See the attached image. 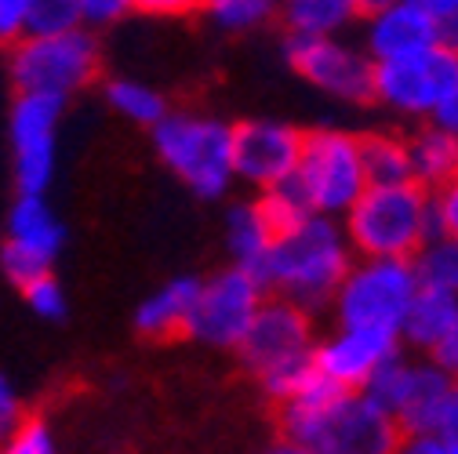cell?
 Segmentation results:
<instances>
[{
  "label": "cell",
  "instance_id": "1",
  "mask_svg": "<svg viewBox=\"0 0 458 454\" xmlns=\"http://www.w3.org/2000/svg\"><path fill=\"white\" fill-rule=\"evenodd\" d=\"M280 429L306 454H393L404 436L396 418L364 389H342L320 371L280 404Z\"/></svg>",
  "mask_w": 458,
  "mask_h": 454
},
{
  "label": "cell",
  "instance_id": "2",
  "mask_svg": "<svg viewBox=\"0 0 458 454\" xmlns=\"http://www.w3.org/2000/svg\"><path fill=\"white\" fill-rule=\"evenodd\" d=\"M353 258L357 251L346 230H342V218L310 214L292 230L273 237L259 265V276L269 295L288 298L317 316L331 309Z\"/></svg>",
  "mask_w": 458,
  "mask_h": 454
},
{
  "label": "cell",
  "instance_id": "3",
  "mask_svg": "<svg viewBox=\"0 0 458 454\" xmlns=\"http://www.w3.org/2000/svg\"><path fill=\"white\" fill-rule=\"evenodd\" d=\"M317 324L313 313L269 295L266 306L259 309L251 331L237 346L244 367L255 374L259 389L280 408L284 400L302 389V382L317 371L313 367V349H317Z\"/></svg>",
  "mask_w": 458,
  "mask_h": 454
},
{
  "label": "cell",
  "instance_id": "4",
  "mask_svg": "<svg viewBox=\"0 0 458 454\" xmlns=\"http://www.w3.org/2000/svg\"><path fill=\"white\" fill-rule=\"evenodd\" d=\"M157 160L175 175L197 200H222L237 186L233 167V124L197 109H167V117L149 128Z\"/></svg>",
  "mask_w": 458,
  "mask_h": 454
},
{
  "label": "cell",
  "instance_id": "5",
  "mask_svg": "<svg viewBox=\"0 0 458 454\" xmlns=\"http://www.w3.org/2000/svg\"><path fill=\"white\" fill-rule=\"evenodd\" d=\"M357 258H415L429 237H437L433 193L419 182L368 186L357 204L342 214Z\"/></svg>",
  "mask_w": 458,
  "mask_h": 454
},
{
  "label": "cell",
  "instance_id": "6",
  "mask_svg": "<svg viewBox=\"0 0 458 454\" xmlns=\"http://www.w3.org/2000/svg\"><path fill=\"white\" fill-rule=\"evenodd\" d=\"M102 73V47L95 29L73 26L63 33H30L12 47L15 91L51 95L70 102L88 91Z\"/></svg>",
  "mask_w": 458,
  "mask_h": 454
},
{
  "label": "cell",
  "instance_id": "7",
  "mask_svg": "<svg viewBox=\"0 0 458 454\" xmlns=\"http://www.w3.org/2000/svg\"><path fill=\"white\" fill-rule=\"evenodd\" d=\"M292 182L299 186L313 214L342 218L368 189L360 135L331 124L302 131V153Z\"/></svg>",
  "mask_w": 458,
  "mask_h": 454
},
{
  "label": "cell",
  "instance_id": "8",
  "mask_svg": "<svg viewBox=\"0 0 458 454\" xmlns=\"http://www.w3.org/2000/svg\"><path fill=\"white\" fill-rule=\"evenodd\" d=\"M419 288L422 280L415 258H353L331 302V316L335 324L382 327L400 334V324H404V313Z\"/></svg>",
  "mask_w": 458,
  "mask_h": 454
},
{
  "label": "cell",
  "instance_id": "9",
  "mask_svg": "<svg viewBox=\"0 0 458 454\" xmlns=\"http://www.w3.org/2000/svg\"><path fill=\"white\" fill-rule=\"evenodd\" d=\"M458 84V47L451 40L408 55V59L375 63V95L371 102L382 105L389 117L426 124L433 121L437 105Z\"/></svg>",
  "mask_w": 458,
  "mask_h": 454
},
{
  "label": "cell",
  "instance_id": "10",
  "mask_svg": "<svg viewBox=\"0 0 458 454\" xmlns=\"http://www.w3.org/2000/svg\"><path fill=\"white\" fill-rule=\"evenodd\" d=\"M269 291L255 269L233 265L211 273L200 280L197 306L186 327V338L208 349H237L244 334L251 331L259 309L266 306Z\"/></svg>",
  "mask_w": 458,
  "mask_h": 454
},
{
  "label": "cell",
  "instance_id": "11",
  "mask_svg": "<svg viewBox=\"0 0 458 454\" xmlns=\"http://www.w3.org/2000/svg\"><path fill=\"white\" fill-rule=\"evenodd\" d=\"M63 98L19 91L8 113L12 175L19 193H47L59 175V139H63Z\"/></svg>",
  "mask_w": 458,
  "mask_h": 454
},
{
  "label": "cell",
  "instance_id": "12",
  "mask_svg": "<svg viewBox=\"0 0 458 454\" xmlns=\"http://www.w3.org/2000/svg\"><path fill=\"white\" fill-rule=\"evenodd\" d=\"M451 382L454 378L444 367H437L429 357L411 360V357H404V349H400L393 360H386L371 374L364 392L375 404H382L404 433H437Z\"/></svg>",
  "mask_w": 458,
  "mask_h": 454
},
{
  "label": "cell",
  "instance_id": "13",
  "mask_svg": "<svg viewBox=\"0 0 458 454\" xmlns=\"http://www.w3.org/2000/svg\"><path fill=\"white\" fill-rule=\"evenodd\" d=\"M288 66L320 95L346 105H364L375 95V59L364 44L338 37H288L284 44Z\"/></svg>",
  "mask_w": 458,
  "mask_h": 454
},
{
  "label": "cell",
  "instance_id": "14",
  "mask_svg": "<svg viewBox=\"0 0 458 454\" xmlns=\"http://www.w3.org/2000/svg\"><path fill=\"white\" fill-rule=\"evenodd\" d=\"M66 251V225L47 204V193H19L8 211V230L0 244V269L22 288L33 276L55 273Z\"/></svg>",
  "mask_w": 458,
  "mask_h": 454
},
{
  "label": "cell",
  "instance_id": "15",
  "mask_svg": "<svg viewBox=\"0 0 458 454\" xmlns=\"http://www.w3.org/2000/svg\"><path fill=\"white\" fill-rule=\"evenodd\" d=\"M302 153V131L288 121L251 117L233 124V167L237 182L251 186L255 193L273 189L295 175Z\"/></svg>",
  "mask_w": 458,
  "mask_h": 454
},
{
  "label": "cell",
  "instance_id": "16",
  "mask_svg": "<svg viewBox=\"0 0 458 454\" xmlns=\"http://www.w3.org/2000/svg\"><path fill=\"white\" fill-rule=\"evenodd\" d=\"M400 346L404 342H400L396 331L335 324L327 334L317 338L313 367L342 389H364L371 382V374L400 353Z\"/></svg>",
  "mask_w": 458,
  "mask_h": 454
},
{
  "label": "cell",
  "instance_id": "17",
  "mask_svg": "<svg viewBox=\"0 0 458 454\" xmlns=\"http://www.w3.org/2000/svg\"><path fill=\"white\" fill-rule=\"evenodd\" d=\"M447 40L444 22L422 4V0H396L386 12H375L364 19V51L375 63L408 59V55L429 51Z\"/></svg>",
  "mask_w": 458,
  "mask_h": 454
},
{
  "label": "cell",
  "instance_id": "18",
  "mask_svg": "<svg viewBox=\"0 0 458 454\" xmlns=\"http://www.w3.org/2000/svg\"><path fill=\"white\" fill-rule=\"evenodd\" d=\"M197 291H200V276H171L160 288H153L139 309H135V331L142 338H175L186 334L193 306H197Z\"/></svg>",
  "mask_w": 458,
  "mask_h": 454
},
{
  "label": "cell",
  "instance_id": "19",
  "mask_svg": "<svg viewBox=\"0 0 458 454\" xmlns=\"http://www.w3.org/2000/svg\"><path fill=\"white\" fill-rule=\"evenodd\" d=\"M408 160H411V182L437 193L458 179V139L433 121L415 124L408 131Z\"/></svg>",
  "mask_w": 458,
  "mask_h": 454
},
{
  "label": "cell",
  "instance_id": "20",
  "mask_svg": "<svg viewBox=\"0 0 458 454\" xmlns=\"http://www.w3.org/2000/svg\"><path fill=\"white\" fill-rule=\"evenodd\" d=\"M273 237L276 233H273V225L266 222L259 200L229 204L225 222H222V240H225V255H229V262H233V265H244V269L259 273Z\"/></svg>",
  "mask_w": 458,
  "mask_h": 454
},
{
  "label": "cell",
  "instance_id": "21",
  "mask_svg": "<svg viewBox=\"0 0 458 454\" xmlns=\"http://www.w3.org/2000/svg\"><path fill=\"white\" fill-rule=\"evenodd\" d=\"M454 316H458V295H447L437 288H419V295L411 298V306L404 313V324H400V342L429 357L433 346L454 324Z\"/></svg>",
  "mask_w": 458,
  "mask_h": 454
},
{
  "label": "cell",
  "instance_id": "22",
  "mask_svg": "<svg viewBox=\"0 0 458 454\" xmlns=\"http://www.w3.org/2000/svg\"><path fill=\"white\" fill-rule=\"evenodd\" d=\"M276 4L288 37H338L360 19L357 0H276Z\"/></svg>",
  "mask_w": 458,
  "mask_h": 454
},
{
  "label": "cell",
  "instance_id": "23",
  "mask_svg": "<svg viewBox=\"0 0 458 454\" xmlns=\"http://www.w3.org/2000/svg\"><path fill=\"white\" fill-rule=\"evenodd\" d=\"M102 95H106V105L135 128H157L171 109L164 91H157L153 84H146L139 77H113V80H106Z\"/></svg>",
  "mask_w": 458,
  "mask_h": 454
},
{
  "label": "cell",
  "instance_id": "24",
  "mask_svg": "<svg viewBox=\"0 0 458 454\" xmlns=\"http://www.w3.org/2000/svg\"><path fill=\"white\" fill-rule=\"evenodd\" d=\"M360 153H364L368 186L411 182V160H408V135L404 131H371V135H360Z\"/></svg>",
  "mask_w": 458,
  "mask_h": 454
},
{
  "label": "cell",
  "instance_id": "25",
  "mask_svg": "<svg viewBox=\"0 0 458 454\" xmlns=\"http://www.w3.org/2000/svg\"><path fill=\"white\" fill-rule=\"evenodd\" d=\"M415 269L422 288H437L447 295H458V240L454 237H429L422 251L415 255Z\"/></svg>",
  "mask_w": 458,
  "mask_h": 454
},
{
  "label": "cell",
  "instance_id": "26",
  "mask_svg": "<svg viewBox=\"0 0 458 454\" xmlns=\"http://www.w3.org/2000/svg\"><path fill=\"white\" fill-rule=\"evenodd\" d=\"M215 29L222 33H255L262 29L280 8L276 0H204L200 8Z\"/></svg>",
  "mask_w": 458,
  "mask_h": 454
},
{
  "label": "cell",
  "instance_id": "27",
  "mask_svg": "<svg viewBox=\"0 0 458 454\" xmlns=\"http://www.w3.org/2000/svg\"><path fill=\"white\" fill-rule=\"evenodd\" d=\"M255 200H259L266 222L273 225V233L292 230V225H299L302 218L313 214L310 204H306V197L299 193V186H295L292 179H288V182H280V186H273V189H262Z\"/></svg>",
  "mask_w": 458,
  "mask_h": 454
},
{
  "label": "cell",
  "instance_id": "28",
  "mask_svg": "<svg viewBox=\"0 0 458 454\" xmlns=\"http://www.w3.org/2000/svg\"><path fill=\"white\" fill-rule=\"evenodd\" d=\"M22 298L30 306L33 316L47 320V324H59L66 313H70V295L63 288V280L55 273H44V276H33L30 283H22Z\"/></svg>",
  "mask_w": 458,
  "mask_h": 454
},
{
  "label": "cell",
  "instance_id": "29",
  "mask_svg": "<svg viewBox=\"0 0 458 454\" xmlns=\"http://www.w3.org/2000/svg\"><path fill=\"white\" fill-rule=\"evenodd\" d=\"M0 454H63V447H59V436H55L51 422L26 418L15 429V436L0 447Z\"/></svg>",
  "mask_w": 458,
  "mask_h": 454
},
{
  "label": "cell",
  "instance_id": "30",
  "mask_svg": "<svg viewBox=\"0 0 458 454\" xmlns=\"http://www.w3.org/2000/svg\"><path fill=\"white\" fill-rule=\"evenodd\" d=\"M37 0H0V44L15 47L33 33Z\"/></svg>",
  "mask_w": 458,
  "mask_h": 454
},
{
  "label": "cell",
  "instance_id": "31",
  "mask_svg": "<svg viewBox=\"0 0 458 454\" xmlns=\"http://www.w3.org/2000/svg\"><path fill=\"white\" fill-rule=\"evenodd\" d=\"M73 26H84L77 0H37L33 33H63V29H73Z\"/></svg>",
  "mask_w": 458,
  "mask_h": 454
},
{
  "label": "cell",
  "instance_id": "32",
  "mask_svg": "<svg viewBox=\"0 0 458 454\" xmlns=\"http://www.w3.org/2000/svg\"><path fill=\"white\" fill-rule=\"evenodd\" d=\"M30 415H26V400H22V392L15 389V382L0 371V447H4L12 436H15V429L26 422Z\"/></svg>",
  "mask_w": 458,
  "mask_h": 454
},
{
  "label": "cell",
  "instance_id": "33",
  "mask_svg": "<svg viewBox=\"0 0 458 454\" xmlns=\"http://www.w3.org/2000/svg\"><path fill=\"white\" fill-rule=\"evenodd\" d=\"M77 4H81V22L88 29L117 26L121 19H128L135 12V0H77Z\"/></svg>",
  "mask_w": 458,
  "mask_h": 454
},
{
  "label": "cell",
  "instance_id": "34",
  "mask_svg": "<svg viewBox=\"0 0 458 454\" xmlns=\"http://www.w3.org/2000/svg\"><path fill=\"white\" fill-rule=\"evenodd\" d=\"M433 218H437V233L458 240V179L433 193Z\"/></svg>",
  "mask_w": 458,
  "mask_h": 454
},
{
  "label": "cell",
  "instance_id": "35",
  "mask_svg": "<svg viewBox=\"0 0 458 454\" xmlns=\"http://www.w3.org/2000/svg\"><path fill=\"white\" fill-rule=\"evenodd\" d=\"M204 8V0H135V12L153 19H182Z\"/></svg>",
  "mask_w": 458,
  "mask_h": 454
},
{
  "label": "cell",
  "instance_id": "36",
  "mask_svg": "<svg viewBox=\"0 0 458 454\" xmlns=\"http://www.w3.org/2000/svg\"><path fill=\"white\" fill-rule=\"evenodd\" d=\"M393 454H447V440L440 433H404Z\"/></svg>",
  "mask_w": 458,
  "mask_h": 454
},
{
  "label": "cell",
  "instance_id": "37",
  "mask_svg": "<svg viewBox=\"0 0 458 454\" xmlns=\"http://www.w3.org/2000/svg\"><path fill=\"white\" fill-rule=\"evenodd\" d=\"M429 360H433L437 367H444L451 378H458V316H454V324L447 327V334L433 346Z\"/></svg>",
  "mask_w": 458,
  "mask_h": 454
},
{
  "label": "cell",
  "instance_id": "38",
  "mask_svg": "<svg viewBox=\"0 0 458 454\" xmlns=\"http://www.w3.org/2000/svg\"><path fill=\"white\" fill-rule=\"evenodd\" d=\"M433 124H437V128H444V131H451V135L458 139V84H454V88H451V95L437 105Z\"/></svg>",
  "mask_w": 458,
  "mask_h": 454
},
{
  "label": "cell",
  "instance_id": "39",
  "mask_svg": "<svg viewBox=\"0 0 458 454\" xmlns=\"http://www.w3.org/2000/svg\"><path fill=\"white\" fill-rule=\"evenodd\" d=\"M440 436L447 440H458V378L451 382V392H447V404H444V415H440Z\"/></svg>",
  "mask_w": 458,
  "mask_h": 454
},
{
  "label": "cell",
  "instance_id": "40",
  "mask_svg": "<svg viewBox=\"0 0 458 454\" xmlns=\"http://www.w3.org/2000/svg\"><path fill=\"white\" fill-rule=\"evenodd\" d=\"M389 4H396V0H357V12H360V19H368L375 12H386Z\"/></svg>",
  "mask_w": 458,
  "mask_h": 454
},
{
  "label": "cell",
  "instance_id": "41",
  "mask_svg": "<svg viewBox=\"0 0 458 454\" xmlns=\"http://www.w3.org/2000/svg\"><path fill=\"white\" fill-rule=\"evenodd\" d=\"M262 454H306V450H302L299 443H292V440H276V443H273V447H266Z\"/></svg>",
  "mask_w": 458,
  "mask_h": 454
},
{
  "label": "cell",
  "instance_id": "42",
  "mask_svg": "<svg viewBox=\"0 0 458 454\" xmlns=\"http://www.w3.org/2000/svg\"><path fill=\"white\" fill-rule=\"evenodd\" d=\"M447 40H451V44H454V47H458V15H454V22H451V26H447Z\"/></svg>",
  "mask_w": 458,
  "mask_h": 454
},
{
  "label": "cell",
  "instance_id": "43",
  "mask_svg": "<svg viewBox=\"0 0 458 454\" xmlns=\"http://www.w3.org/2000/svg\"><path fill=\"white\" fill-rule=\"evenodd\" d=\"M447 440V436H444ZM447 454H458V440H447Z\"/></svg>",
  "mask_w": 458,
  "mask_h": 454
}]
</instances>
